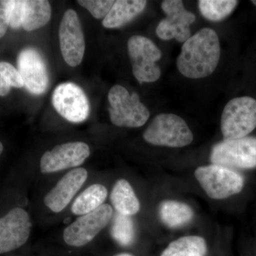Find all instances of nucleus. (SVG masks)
Wrapping results in <instances>:
<instances>
[{
  "instance_id": "nucleus-1",
  "label": "nucleus",
  "mask_w": 256,
  "mask_h": 256,
  "mask_svg": "<svg viewBox=\"0 0 256 256\" xmlns=\"http://www.w3.org/2000/svg\"><path fill=\"white\" fill-rule=\"evenodd\" d=\"M220 56V43L216 32L210 28H203L184 43L176 66L185 77L205 78L214 73Z\"/></svg>"
},
{
  "instance_id": "nucleus-2",
  "label": "nucleus",
  "mask_w": 256,
  "mask_h": 256,
  "mask_svg": "<svg viewBox=\"0 0 256 256\" xmlns=\"http://www.w3.org/2000/svg\"><path fill=\"white\" fill-rule=\"evenodd\" d=\"M108 98L111 122L118 127H142L149 119L150 111L139 96L130 94L122 86L111 88Z\"/></svg>"
},
{
  "instance_id": "nucleus-3",
  "label": "nucleus",
  "mask_w": 256,
  "mask_h": 256,
  "mask_svg": "<svg viewBox=\"0 0 256 256\" xmlns=\"http://www.w3.org/2000/svg\"><path fill=\"white\" fill-rule=\"evenodd\" d=\"M146 142L153 146L183 148L191 144L193 133L184 120L172 114L156 116L143 133Z\"/></svg>"
},
{
  "instance_id": "nucleus-4",
  "label": "nucleus",
  "mask_w": 256,
  "mask_h": 256,
  "mask_svg": "<svg viewBox=\"0 0 256 256\" xmlns=\"http://www.w3.org/2000/svg\"><path fill=\"white\" fill-rule=\"evenodd\" d=\"M194 176L208 196L213 200H224L238 194L245 184L240 173L220 165L200 166L195 170Z\"/></svg>"
},
{
  "instance_id": "nucleus-5",
  "label": "nucleus",
  "mask_w": 256,
  "mask_h": 256,
  "mask_svg": "<svg viewBox=\"0 0 256 256\" xmlns=\"http://www.w3.org/2000/svg\"><path fill=\"white\" fill-rule=\"evenodd\" d=\"M256 128V100L248 96L232 99L224 108L220 130L224 140L247 137Z\"/></svg>"
},
{
  "instance_id": "nucleus-6",
  "label": "nucleus",
  "mask_w": 256,
  "mask_h": 256,
  "mask_svg": "<svg viewBox=\"0 0 256 256\" xmlns=\"http://www.w3.org/2000/svg\"><path fill=\"white\" fill-rule=\"evenodd\" d=\"M128 50L133 75L138 82H156L161 70L156 62L162 58V52L154 42L146 36L136 35L128 40Z\"/></svg>"
},
{
  "instance_id": "nucleus-7",
  "label": "nucleus",
  "mask_w": 256,
  "mask_h": 256,
  "mask_svg": "<svg viewBox=\"0 0 256 256\" xmlns=\"http://www.w3.org/2000/svg\"><path fill=\"white\" fill-rule=\"evenodd\" d=\"M213 164L230 169L256 168V138L245 137L224 140L214 146L210 153Z\"/></svg>"
},
{
  "instance_id": "nucleus-8",
  "label": "nucleus",
  "mask_w": 256,
  "mask_h": 256,
  "mask_svg": "<svg viewBox=\"0 0 256 256\" xmlns=\"http://www.w3.org/2000/svg\"><path fill=\"white\" fill-rule=\"evenodd\" d=\"M52 101L56 112L69 122H84L90 114V102L86 94L74 82H63L57 86Z\"/></svg>"
},
{
  "instance_id": "nucleus-9",
  "label": "nucleus",
  "mask_w": 256,
  "mask_h": 256,
  "mask_svg": "<svg viewBox=\"0 0 256 256\" xmlns=\"http://www.w3.org/2000/svg\"><path fill=\"white\" fill-rule=\"evenodd\" d=\"M112 216V207L107 204H104L94 212L80 216L64 230V242L72 246L86 245L105 228Z\"/></svg>"
},
{
  "instance_id": "nucleus-10",
  "label": "nucleus",
  "mask_w": 256,
  "mask_h": 256,
  "mask_svg": "<svg viewBox=\"0 0 256 256\" xmlns=\"http://www.w3.org/2000/svg\"><path fill=\"white\" fill-rule=\"evenodd\" d=\"M162 9L166 18L162 20L156 28V34L161 40H171L184 43L191 37L190 25L194 22L196 16L185 9L180 0H165Z\"/></svg>"
},
{
  "instance_id": "nucleus-11",
  "label": "nucleus",
  "mask_w": 256,
  "mask_h": 256,
  "mask_svg": "<svg viewBox=\"0 0 256 256\" xmlns=\"http://www.w3.org/2000/svg\"><path fill=\"white\" fill-rule=\"evenodd\" d=\"M58 37L60 52L66 63L75 67L82 63L85 53V38L76 12L68 10L60 21Z\"/></svg>"
},
{
  "instance_id": "nucleus-12",
  "label": "nucleus",
  "mask_w": 256,
  "mask_h": 256,
  "mask_svg": "<svg viewBox=\"0 0 256 256\" xmlns=\"http://www.w3.org/2000/svg\"><path fill=\"white\" fill-rule=\"evenodd\" d=\"M90 148L82 142L64 143L47 151L40 160L44 174L56 172L69 168H78L90 156Z\"/></svg>"
},
{
  "instance_id": "nucleus-13",
  "label": "nucleus",
  "mask_w": 256,
  "mask_h": 256,
  "mask_svg": "<svg viewBox=\"0 0 256 256\" xmlns=\"http://www.w3.org/2000/svg\"><path fill=\"white\" fill-rule=\"evenodd\" d=\"M18 72L24 82V87L33 95H42L46 92L50 76L44 60L38 50L24 48L18 57Z\"/></svg>"
},
{
  "instance_id": "nucleus-14",
  "label": "nucleus",
  "mask_w": 256,
  "mask_h": 256,
  "mask_svg": "<svg viewBox=\"0 0 256 256\" xmlns=\"http://www.w3.org/2000/svg\"><path fill=\"white\" fill-rule=\"evenodd\" d=\"M31 226L28 212L18 207L0 218V254L18 249L28 242Z\"/></svg>"
},
{
  "instance_id": "nucleus-15",
  "label": "nucleus",
  "mask_w": 256,
  "mask_h": 256,
  "mask_svg": "<svg viewBox=\"0 0 256 256\" xmlns=\"http://www.w3.org/2000/svg\"><path fill=\"white\" fill-rule=\"evenodd\" d=\"M88 178L86 170L79 168L70 170L46 194L44 204L55 213H60L70 203Z\"/></svg>"
},
{
  "instance_id": "nucleus-16",
  "label": "nucleus",
  "mask_w": 256,
  "mask_h": 256,
  "mask_svg": "<svg viewBox=\"0 0 256 256\" xmlns=\"http://www.w3.org/2000/svg\"><path fill=\"white\" fill-rule=\"evenodd\" d=\"M146 1L143 0H118L106 18L102 26L107 28H122L144 11Z\"/></svg>"
},
{
  "instance_id": "nucleus-17",
  "label": "nucleus",
  "mask_w": 256,
  "mask_h": 256,
  "mask_svg": "<svg viewBox=\"0 0 256 256\" xmlns=\"http://www.w3.org/2000/svg\"><path fill=\"white\" fill-rule=\"evenodd\" d=\"M110 201L120 214L131 216L140 210L139 200L130 184L126 180H119L114 184Z\"/></svg>"
},
{
  "instance_id": "nucleus-18",
  "label": "nucleus",
  "mask_w": 256,
  "mask_h": 256,
  "mask_svg": "<svg viewBox=\"0 0 256 256\" xmlns=\"http://www.w3.org/2000/svg\"><path fill=\"white\" fill-rule=\"evenodd\" d=\"M160 220L170 228H176L186 225L192 220L194 212L186 204L175 200H165L160 204Z\"/></svg>"
},
{
  "instance_id": "nucleus-19",
  "label": "nucleus",
  "mask_w": 256,
  "mask_h": 256,
  "mask_svg": "<svg viewBox=\"0 0 256 256\" xmlns=\"http://www.w3.org/2000/svg\"><path fill=\"white\" fill-rule=\"evenodd\" d=\"M52 18V8L46 0H24L22 28L28 32L45 26Z\"/></svg>"
},
{
  "instance_id": "nucleus-20",
  "label": "nucleus",
  "mask_w": 256,
  "mask_h": 256,
  "mask_svg": "<svg viewBox=\"0 0 256 256\" xmlns=\"http://www.w3.org/2000/svg\"><path fill=\"white\" fill-rule=\"evenodd\" d=\"M108 196L107 188L96 184L88 186L74 202L72 212L76 215H85L104 204Z\"/></svg>"
},
{
  "instance_id": "nucleus-21",
  "label": "nucleus",
  "mask_w": 256,
  "mask_h": 256,
  "mask_svg": "<svg viewBox=\"0 0 256 256\" xmlns=\"http://www.w3.org/2000/svg\"><path fill=\"white\" fill-rule=\"evenodd\" d=\"M207 246L204 238L188 236L170 242L161 256H205Z\"/></svg>"
},
{
  "instance_id": "nucleus-22",
  "label": "nucleus",
  "mask_w": 256,
  "mask_h": 256,
  "mask_svg": "<svg viewBox=\"0 0 256 256\" xmlns=\"http://www.w3.org/2000/svg\"><path fill=\"white\" fill-rule=\"evenodd\" d=\"M198 8L204 18L212 22L222 21L229 16L238 4L234 0H200Z\"/></svg>"
},
{
  "instance_id": "nucleus-23",
  "label": "nucleus",
  "mask_w": 256,
  "mask_h": 256,
  "mask_svg": "<svg viewBox=\"0 0 256 256\" xmlns=\"http://www.w3.org/2000/svg\"><path fill=\"white\" fill-rule=\"evenodd\" d=\"M111 235L120 245L122 246L130 245L134 238V224L130 216L118 213L114 216Z\"/></svg>"
},
{
  "instance_id": "nucleus-24",
  "label": "nucleus",
  "mask_w": 256,
  "mask_h": 256,
  "mask_svg": "<svg viewBox=\"0 0 256 256\" xmlns=\"http://www.w3.org/2000/svg\"><path fill=\"white\" fill-rule=\"evenodd\" d=\"M21 88L24 82L21 75L14 66L6 62H0V96L8 95L11 88Z\"/></svg>"
},
{
  "instance_id": "nucleus-25",
  "label": "nucleus",
  "mask_w": 256,
  "mask_h": 256,
  "mask_svg": "<svg viewBox=\"0 0 256 256\" xmlns=\"http://www.w3.org/2000/svg\"><path fill=\"white\" fill-rule=\"evenodd\" d=\"M112 0H79L80 6L86 8L96 18H105L114 4Z\"/></svg>"
},
{
  "instance_id": "nucleus-26",
  "label": "nucleus",
  "mask_w": 256,
  "mask_h": 256,
  "mask_svg": "<svg viewBox=\"0 0 256 256\" xmlns=\"http://www.w3.org/2000/svg\"><path fill=\"white\" fill-rule=\"evenodd\" d=\"M24 5V0H12L10 18V28L16 30L22 26Z\"/></svg>"
},
{
  "instance_id": "nucleus-27",
  "label": "nucleus",
  "mask_w": 256,
  "mask_h": 256,
  "mask_svg": "<svg viewBox=\"0 0 256 256\" xmlns=\"http://www.w3.org/2000/svg\"><path fill=\"white\" fill-rule=\"evenodd\" d=\"M12 0H0V38L4 36L10 26Z\"/></svg>"
},
{
  "instance_id": "nucleus-28",
  "label": "nucleus",
  "mask_w": 256,
  "mask_h": 256,
  "mask_svg": "<svg viewBox=\"0 0 256 256\" xmlns=\"http://www.w3.org/2000/svg\"><path fill=\"white\" fill-rule=\"evenodd\" d=\"M3 149H4V146H3L2 143L0 142V154H1L2 152Z\"/></svg>"
},
{
  "instance_id": "nucleus-29",
  "label": "nucleus",
  "mask_w": 256,
  "mask_h": 256,
  "mask_svg": "<svg viewBox=\"0 0 256 256\" xmlns=\"http://www.w3.org/2000/svg\"><path fill=\"white\" fill-rule=\"evenodd\" d=\"M116 256H132L130 255V254H118V255H117Z\"/></svg>"
},
{
  "instance_id": "nucleus-30",
  "label": "nucleus",
  "mask_w": 256,
  "mask_h": 256,
  "mask_svg": "<svg viewBox=\"0 0 256 256\" xmlns=\"http://www.w3.org/2000/svg\"><path fill=\"white\" fill-rule=\"evenodd\" d=\"M252 4L256 5V0H252Z\"/></svg>"
}]
</instances>
